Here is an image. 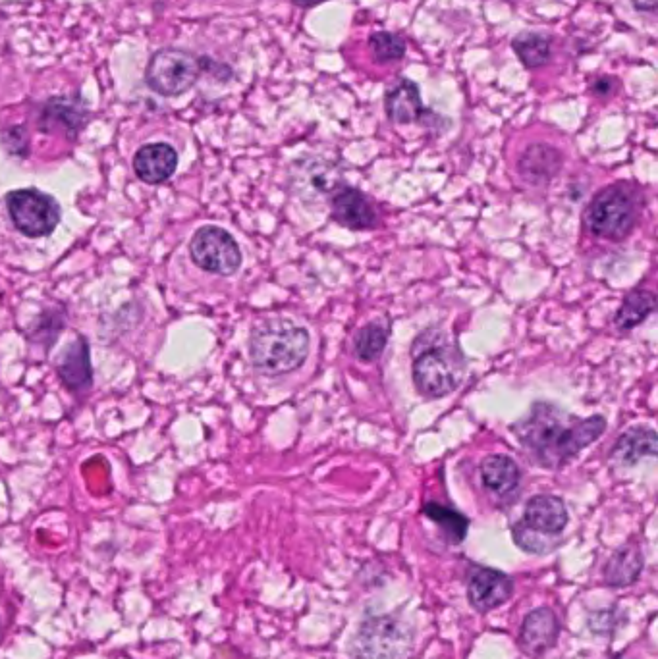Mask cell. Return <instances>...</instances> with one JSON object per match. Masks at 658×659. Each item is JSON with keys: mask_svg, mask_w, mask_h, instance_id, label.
I'll return each instance as SVG.
<instances>
[{"mask_svg": "<svg viewBox=\"0 0 658 659\" xmlns=\"http://www.w3.org/2000/svg\"><path fill=\"white\" fill-rule=\"evenodd\" d=\"M6 207L14 228L26 238H47L60 222V205L55 197L39 189H18L6 195Z\"/></svg>", "mask_w": 658, "mask_h": 659, "instance_id": "obj_6", "label": "cell"}, {"mask_svg": "<svg viewBox=\"0 0 658 659\" xmlns=\"http://www.w3.org/2000/svg\"><path fill=\"white\" fill-rule=\"evenodd\" d=\"M645 567V557L637 544H624L610 555L604 567V584L610 588H626L635 584Z\"/></svg>", "mask_w": 658, "mask_h": 659, "instance_id": "obj_17", "label": "cell"}, {"mask_svg": "<svg viewBox=\"0 0 658 659\" xmlns=\"http://www.w3.org/2000/svg\"><path fill=\"white\" fill-rule=\"evenodd\" d=\"M514 430L533 463L547 471H558L603 436L606 419L601 415L577 419L556 405L535 403Z\"/></svg>", "mask_w": 658, "mask_h": 659, "instance_id": "obj_1", "label": "cell"}, {"mask_svg": "<svg viewBox=\"0 0 658 659\" xmlns=\"http://www.w3.org/2000/svg\"><path fill=\"white\" fill-rule=\"evenodd\" d=\"M384 108L394 124H412L425 120L429 114L421 101L419 87L412 80H400L392 85L384 97Z\"/></svg>", "mask_w": 658, "mask_h": 659, "instance_id": "obj_16", "label": "cell"}, {"mask_svg": "<svg viewBox=\"0 0 658 659\" xmlns=\"http://www.w3.org/2000/svg\"><path fill=\"white\" fill-rule=\"evenodd\" d=\"M190 255L201 270L217 276H232L242 266L240 245L219 226L199 228L190 241Z\"/></svg>", "mask_w": 658, "mask_h": 659, "instance_id": "obj_9", "label": "cell"}, {"mask_svg": "<svg viewBox=\"0 0 658 659\" xmlns=\"http://www.w3.org/2000/svg\"><path fill=\"white\" fill-rule=\"evenodd\" d=\"M657 309L655 293L647 290H633L624 297L622 307L614 317V326L620 332H630L643 320L651 317Z\"/></svg>", "mask_w": 658, "mask_h": 659, "instance_id": "obj_21", "label": "cell"}, {"mask_svg": "<svg viewBox=\"0 0 658 659\" xmlns=\"http://www.w3.org/2000/svg\"><path fill=\"white\" fill-rule=\"evenodd\" d=\"M388 338L390 326L384 320H373L357 332L354 338V355L363 363H373L383 355Z\"/></svg>", "mask_w": 658, "mask_h": 659, "instance_id": "obj_23", "label": "cell"}, {"mask_svg": "<svg viewBox=\"0 0 658 659\" xmlns=\"http://www.w3.org/2000/svg\"><path fill=\"white\" fill-rule=\"evenodd\" d=\"M614 659H620V658H614Z\"/></svg>", "mask_w": 658, "mask_h": 659, "instance_id": "obj_29", "label": "cell"}, {"mask_svg": "<svg viewBox=\"0 0 658 659\" xmlns=\"http://www.w3.org/2000/svg\"><path fill=\"white\" fill-rule=\"evenodd\" d=\"M309 332L286 318L257 324L249 336V359L265 376H282L300 369L309 355Z\"/></svg>", "mask_w": 658, "mask_h": 659, "instance_id": "obj_2", "label": "cell"}, {"mask_svg": "<svg viewBox=\"0 0 658 659\" xmlns=\"http://www.w3.org/2000/svg\"><path fill=\"white\" fill-rule=\"evenodd\" d=\"M323 2H329V0H292V4L294 6H298V8H313V6H319V4H323Z\"/></svg>", "mask_w": 658, "mask_h": 659, "instance_id": "obj_28", "label": "cell"}, {"mask_svg": "<svg viewBox=\"0 0 658 659\" xmlns=\"http://www.w3.org/2000/svg\"><path fill=\"white\" fill-rule=\"evenodd\" d=\"M610 453L620 465L633 467L641 459L657 455V432L647 426H633L618 438Z\"/></svg>", "mask_w": 658, "mask_h": 659, "instance_id": "obj_18", "label": "cell"}, {"mask_svg": "<svg viewBox=\"0 0 658 659\" xmlns=\"http://www.w3.org/2000/svg\"><path fill=\"white\" fill-rule=\"evenodd\" d=\"M562 164L564 157L556 147L535 143L523 151L518 160V172L527 184L549 185L562 170Z\"/></svg>", "mask_w": 658, "mask_h": 659, "instance_id": "obj_15", "label": "cell"}, {"mask_svg": "<svg viewBox=\"0 0 658 659\" xmlns=\"http://www.w3.org/2000/svg\"><path fill=\"white\" fill-rule=\"evenodd\" d=\"M658 0H631V4L641 12H657Z\"/></svg>", "mask_w": 658, "mask_h": 659, "instance_id": "obj_27", "label": "cell"}, {"mask_svg": "<svg viewBox=\"0 0 658 659\" xmlns=\"http://www.w3.org/2000/svg\"><path fill=\"white\" fill-rule=\"evenodd\" d=\"M614 83L616 81L612 78H599V80L593 83V93L599 95V97H608L614 93Z\"/></svg>", "mask_w": 658, "mask_h": 659, "instance_id": "obj_26", "label": "cell"}, {"mask_svg": "<svg viewBox=\"0 0 658 659\" xmlns=\"http://www.w3.org/2000/svg\"><path fill=\"white\" fill-rule=\"evenodd\" d=\"M568 523L566 503L558 496L539 494L525 503L523 517L512 528V536L525 554L547 555L560 546Z\"/></svg>", "mask_w": 658, "mask_h": 659, "instance_id": "obj_3", "label": "cell"}, {"mask_svg": "<svg viewBox=\"0 0 658 659\" xmlns=\"http://www.w3.org/2000/svg\"><path fill=\"white\" fill-rule=\"evenodd\" d=\"M412 634L392 615L367 619L356 640L354 656L357 659H402L410 652Z\"/></svg>", "mask_w": 658, "mask_h": 659, "instance_id": "obj_7", "label": "cell"}, {"mask_svg": "<svg viewBox=\"0 0 658 659\" xmlns=\"http://www.w3.org/2000/svg\"><path fill=\"white\" fill-rule=\"evenodd\" d=\"M464 369V355L456 345L431 347L413 361V384L421 396L440 399L458 388Z\"/></svg>", "mask_w": 658, "mask_h": 659, "instance_id": "obj_5", "label": "cell"}, {"mask_svg": "<svg viewBox=\"0 0 658 659\" xmlns=\"http://www.w3.org/2000/svg\"><path fill=\"white\" fill-rule=\"evenodd\" d=\"M514 588L510 575L493 567L475 565L467 579V602L477 613H491L514 596Z\"/></svg>", "mask_w": 658, "mask_h": 659, "instance_id": "obj_10", "label": "cell"}, {"mask_svg": "<svg viewBox=\"0 0 658 659\" xmlns=\"http://www.w3.org/2000/svg\"><path fill=\"white\" fill-rule=\"evenodd\" d=\"M560 629V621L550 607H537L529 611L521 623V648L529 656H543L556 646Z\"/></svg>", "mask_w": 658, "mask_h": 659, "instance_id": "obj_12", "label": "cell"}, {"mask_svg": "<svg viewBox=\"0 0 658 659\" xmlns=\"http://www.w3.org/2000/svg\"><path fill=\"white\" fill-rule=\"evenodd\" d=\"M512 49L518 54L525 68H541L549 64L552 56V39L545 33L537 31H523L520 35L514 37Z\"/></svg>", "mask_w": 658, "mask_h": 659, "instance_id": "obj_22", "label": "cell"}, {"mask_svg": "<svg viewBox=\"0 0 658 659\" xmlns=\"http://www.w3.org/2000/svg\"><path fill=\"white\" fill-rule=\"evenodd\" d=\"M369 49L373 53V58L379 64H388V62H398L406 56V41L398 33L390 31H379L371 35L369 39Z\"/></svg>", "mask_w": 658, "mask_h": 659, "instance_id": "obj_24", "label": "cell"}, {"mask_svg": "<svg viewBox=\"0 0 658 659\" xmlns=\"http://www.w3.org/2000/svg\"><path fill=\"white\" fill-rule=\"evenodd\" d=\"M641 214V193L626 182L599 191L585 211V226L595 238L624 241Z\"/></svg>", "mask_w": 658, "mask_h": 659, "instance_id": "obj_4", "label": "cell"}, {"mask_svg": "<svg viewBox=\"0 0 658 659\" xmlns=\"http://www.w3.org/2000/svg\"><path fill=\"white\" fill-rule=\"evenodd\" d=\"M201 62L192 53L180 49H163L153 54L147 66V83L163 97L186 93L201 74Z\"/></svg>", "mask_w": 658, "mask_h": 659, "instance_id": "obj_8", "label": "cell"}, {"mask_svg": "<svg viewBox=\"0 0 658 659\" xmlns=\"http://www.w3.org/2000/svg\"><path fill=\"white\" fill-rule=\"evenodd\" d=\"M423 513L427 519H431L442 530V538L448 544L458 546L466 540L469 519L462 511L448 507L439 501H427L423 507Z\"/></svg>", "mask_w": 658, "mask_h": 659, "instance_id": "obj_20", "label": "cell"}, {"mask_svg": "<svg viewBox=\"0 0 658 659\" xmlns=\"http://www.w3.org/2000/svg\"><path fill=\"white\" fill-rule=\"evenodd\" d=\"M628 617L626 613L618 606L604 607L597 609L587 617V627L589 631L597 636H612L618 629L626 625Z\"/></svg>", "mask_w": 658, "mask_h": 659, "instance_id": "obj_25", "label": "cell"}, {"mask_svg": "<svg viewBox=\"0 0 658 659\" xmlns=\"http://www.w3.org/2000/svg\"><path fill=\"white\" fill-rule=\"evenodd\" d=\"M178 168V153L168 143H149L134 157V170L139 180L149 185L168 182Z\"/></svg>", "mask_w": 658, "mask_h": 659, "instance_id": "obj_14", "label": "cell"}, {"mask_svg": "<svg viewBox=\"0 0 658 659\" xmlns=\"http://www.w3.org/2000/svg\"><path fill=\"white\" fill-rule=\"evenodd\" d=\"M330 218L354 232L373 230L379 226V212L373 201L356 187L342 185L330 197Z\"/></svg>", "mask_w": 658, "mask_h": 659, "instance_id": "obj_11", "label": "cell"}, {"mask_svg": "<svg viewBox=\"0 0 658 659\" xmlns=\"http://www.w3.org/2000/svg\"><path fill=\"white\" fill-rule=\"evenodd\" d=\"M481 482L496 500H514L520 490V467L508 455H489L481 463Z\"/></svg>", "mask_w": 658, "mask_h": 659, "instance_id": "obj_13", "label": "cell"}, {"mask_svg": "<svg viewBox=\"0 0 658 659\" xmlns=\"http://www.w3.org/2000/svg\"><path fill=\"white\" fill-rule=\"evenodd\" d=\"M58 374L62 382L70 390H83L91 384V363H89V347L83 338H76L70 343L60 359H58Z\"/></svg>", "mask_w": 658, "mask_h": 659, "instance_id": "obj_19", "label": "cell"}]
</instances>
